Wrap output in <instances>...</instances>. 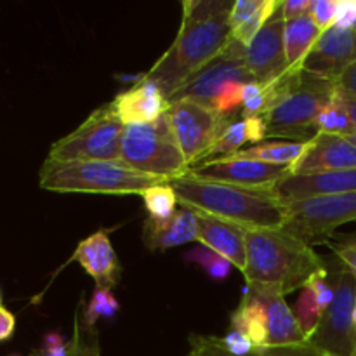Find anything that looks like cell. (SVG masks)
<instances>
[{
    "instance_id": "6da1fadb",
    "label": "cell",
    "mask_w": 356,
    "mask_h": 356,
    "mask_svg": "<svg viewBox=\"0 0 356 356\" xmlns=\"http://www.w3.org/2000/svg\"><path fill=\"white\" fill-rule=\"evenodd\" d=\"M232 0H184L183 23L170 47L143 75L159 86L167 99L216 58L232 40Z\"/></svg>"
},
{
    "instance_id": "7a4b0ae2",
    "label": "cell",
    "mask_w": 356,
    "mask_h": 356,
    "mask_svg": "<svg viewBox=\"0 0 356 356\" xmlns=\"http://www.w3.org/2000/svg\"><path fill=\"white\" fill-rule=\"evenodd\" d=\"M181 207L214 216L245 229L285 228L289 209L273 188H245L186 174L170 181Z\"/></svg>"
},
{
    "instance_id": "3957f363",
    "label": "cell",
    "mask_w": 356,
    "mask_h": 356,
    "mask_svg": "<svg viewBox=\"0 0 356 356\" xmlns=\"http://www.w3.org/2000/svg\"><path fill=\"white\" fill-rule=\"evenodd\" d=\"M266 87L268 110L266 139H287L308 143L318 134L316 118L323 106L334 99V80L313 75L306 70H289L284 76Z\"/></svg>"
},
{
    "instance_id": "277c9868",
    "label": "cell",
    "mask_w": 356,
    "mask_h": 356,
    "mask_svg": "<svg viewBox=\"0 0 356 356\" xmlns=\"http://www.w3.org/2000/svg\"><path fill=\"white\" fill-rule=\"evenodd\" d=\"M247 285L275 287L284 296L299 291L325 268V257L287 229H247Z\"/></svg>"
},
{
    "instance_id": "5b68a950",
    "label": "cell",
    "mask_w": 356,
    "mask_h": 356,
    "mask_svg": "<svg viewBox=\"0 0 356 356\" xmlns=\"http://www.w3.org/2000/svg\"><path fill=\"white\" fill-rule=\"evenodd\" d=\"M169 183L156 176H148L124 160H86V162H56L45 159L38 172L40 188L54 193H96L134 195Z\"/></svg>"
},
{
    "instance_id": "8992f818",
    "label": "cell",
    "mask_w": 356,
    "mask_h": 356,
    "mask_svg": "<svg viewBox=\"0 0 356 356\" xmlns=\"http://www.w3.org/2000/svg\"><path fill=\"white\" fill-rule=\"evenodd\" d=\"M120 159L139 172L162 177L169 183L191 170L165 115L153 124L125 125Z\"/></svg>"
},
{
    "instance_id": "52a82bcc",
    "label": "cell",
    "mask_w": 356,
    "mask_h": 356,
    "mask_svg": "<svg viewBox=\"0 0 356 356\" xmlns=\"http://www.w3.org/2000/svg\"><path fill=\"white\" fill-rule=\"evenodd\" d=\"M124 131L125 125L113 103H106L96 108L72 134L58 139L49 149L47 159L56 162L120 160Z\"/></svg>"
},
{
    "instance_id": "ba28073f",
    "label": "cell",
    "mask_w": 356,
    "mask_h": 356,
    "mask_svg": "<svg viewBox=\"0 0 356 356\" xmlns=\"http://www.w3.org/2000/svg\"><path fill=\"white\" fill-rule=\"evenodd\" d=\"M336 284V298L323 315L308 344L327 356H355L356 353V278L339 259H325Z\"/></svg>"
},
{
    "instance_id": "9c48e42d",
    "label": "cell",
    "mask_w": 356,
    "mask_h": 356,
    "mask_svg": "<svg viewBox=\"0 0 356 356\" xmlns=\"http://www.w3.org/2000/svg\"><path fill=\"white\" fill-rule=\"evenodd\" d=\"M287 209L289 219L284 229L308 245L327 243L339 226L356 221V191L289 202Z\"/></svg>"
},
{
    "instance_id": "30bf717a",
    "label": "cell",
    "mask_w": 356,
    "mask_h": 356,
    "mask_svg": "<svg viewBox=\"0 0 356 356\" xmlns=\"http://www.w3.org/2000/svg\"><path fill=\"white\" fill-rule=\"evenodd\" d=\"M165 117L190 167L205 159L226 127L235 122V117H226L190 99L170 101Z\"/></svg>"
},
{
    "instance_id": "8fae6325",
    "label": "cell",
    "mask_w": 356,
    "mask_h": 356,
    "mask_svg": "<svg viewBox=\"0 0 356 356\" xmlns=\"http://www.w3.org/2000/svg\"><path fill=\"white\" fill-rule=\"evenodd\" d=\"M229 82H256L254 76L250 75L249 68H247L245 45L235 40H229V44L212 61H209L200 72L195 73L170 101L190 99L214 110L219 90Z\"/></svg>"
},
{
    "instance_id": "7c38bea8",
    "label": "cell",
    "mask_w": 356,
    "mask_h": 356,
    "mask_svg": "<svg viewBox=\"0 0 356 356\" xmlns=\"http://www.w3.org/2000/svg\"><path fill=\"white\" fill-rule=\"evenodd\" d=\"M191 176L198 179L219 181L245 188H275L291 174V167L273 165L259 160L243 159L238 153L222 159H212L198 167H191Z\"/></svg>"
},
{
    "instance_id": "4fadbf2b",
    "label": "cell",
    "mask_w": 356,
    "mask_h": 356,
    "mask_svg": "<svg viewBox=\"0 0 356 356\" xmlns=\"http://www.w3.org/2000/svg\"><path fill=\"white\" fill-rule=\"evenodd\" d=\"M284 28L285 19L280 7L245 47L247 68L261 86H270L289 72Z\"/></svg>"
},
{
    "instance_id": "5bb4252c",
    "label": "cell",
    "mask_w": 356,
    "mask_h": 356,
    "mask_svg": "<svg viewBox=\"0 0 356 356\" xmlns=\"http://www.w3.org/2000/svg\"><path fill=\"white\" fill-rule=\"evenodd\" d=\"M356 63V28L330 26L320 33L302 63V70L336 82Z\"/></svg>"
},
{
    "instance_id": "9a60e30c",
    "label": "cell",
    "mask_w": 356,
    "mask_h": 356,
    "mask_svg": "<svg viewBox=\"0 0 356 356\" xmlns=\"http://www.w3.org/2000/svg\"><path fill=\"white\" fill-rule=\"evenodd\" d=\"M348 169H356V145L346 136L318 132L312 141L306 143L305 153L291 167V174L312 176Z\"/></svg>"
},
{
    "instance_id": "2e32d148",
    "label": "cell",
    "mask_w": 356,
    "mask_h": 356,
    "mask_svg": "<svg viewBox=\"0 0 356 356\" xmlns=\"http://www.w3.org/2000/svg\"><path fill=\"white\" fill-rule=\"evenodd\" d=\"M247 291L261 299L264 312H266V346L308 344V337L302 332L301 325L294 315V309L287 305L285 296L278 289L247 285Z\"/></svg>"
},
{
    "instance_id": "e0dca14e",
    "label": "cell",
    "mask_w": 356,
    "mask_h": 356,
    "mask_svg": "<svg viewBox=\"0 0 356 356\" xmlns=\"http://www.w3.org/2000/svg\"><path fill=\"white\" fill-rule=\"evenodd\" d=\"M195 214H197L198 242L228 259L243 273L247 266V229L204 212H195Z\"/></svg>"
},
{
    "instance_id": "ac0fdd59",
    "label": "cell",
    "mask_w": 356,
    "mask_h": 356,
    "mask_svg": "<svg viewBox=\"0 0 356 356\" xmlns=\"http://www.w3.org/2000/svg\"><path fill=\"white\" fill-rule=\"evenodd\" d=\"M70 261H76L94 278L96 287L99 289H113L120 280V263L104 229L82 240Z\"/></svg>"
},
{
    "instance_id": "d6986e66",
    "label": "cell",
    "mask_w": 356,
    "mask_h": 356,
    "mask_svg": "<svg viewBox=\"0 0 356 356\" xmlns=\"http://www.w3.org/2000/svg\"><path fill=\"white\" fill-rule=\"evenodd\" d=\"M273 190L285 204L302 200V198L320 197V195L351 193V191H356V169L312 174V176L289 174L285 179L275 184Z\"/></svg>"
},
{
    "instance_id": "ffe728a7",
    "label": "cell",
    "mask_w": 356,
    "mask_h": 356,
    "mask_svg": "<svg viewBox=\"0 0 356 356\" xmlns=\"http://www.w3.org/2000/svg\"><path fill=\"white\" fill-rule=\"evenodd\" d=\"M111 103L124 125L153 124L169 110V99L163 96L159 86L146 80L120 92Z\"/></svg>"
},
{
    "instance_id": "44dd1931",
    "label": "cell",
    "mask_w": 356,
    "mask_h": 356,
    "mask_svg": "<svg viewBox=\"0 0 356 356\" xmlns=\"http://www.w3.org/2000/svg\"><path fill=\"white\" fill-rule=\"evenodd\" d=\"M334 298H336V284H334L332 273L325 264V268L316 271L306 282L305 287L301 289L299 299L296 301L294 315L308 341L316 330V327L320 325L329 306L332 305Z\"/></svg>"
},
{
    "instance_id": "7402d4cb",
    "label": "cell",
    "mask_w": 356,
    "mask_h": 356,
    "mask_svg": "<svg viewBox=\"0 0 356 356\" xmlns=\"http://www.w3.org/2000/svg\"><path fill=\"white\" fill-rule=\"evenodd\" d=\"M143 242L152 252L198 242L197 214L191 209L181 207L167 221L148 218L143 226Z\"/></svg>"
},
{
    "instance_id": "603a6c76",
    "label": "cell",
    "mask_w": 356,
    "mask_h": 356,
    "mask_svg": "<svg viewBox=\"0 0 356 356\" xmlns=\"http://www.w3.org/2000/svg\"><path fill=\"white\" fill-rule=\"evenodd\" d=\"M282 3V0H235L229 13L232 40L247 47Z\"/></svg>"
},
{
    "instance_id": "cb8c5ba5",
    "label": "cell",
    "mask_w": 356,
    "mask_h": 356,
    "mask_svg": "<svg viewBox=\"0 0 356 356\" xmlns=\"http://www.w3.org/2000/svg\"><path fill=\"white\" fill-rule=\"evenodd\" d=\"M186 356H236L226 351L222 346L221 337L200 336L191 334L190 336V353ZM243 356H327L312 344H294V346H263L254 348L249 355Z\"/></svg>"
},
{
    "instance_id": "d4e9b609",
    "label": "cell",
    "mask_w": 356,
    "mask_h": 356,
    "mask_svg": "<svg viewBox=\"0 0 356 356\" xmlns=\"http://www.w3.org/2000/svg\"><path fill=\"white\" fill-rule=\"evenodd\" d=\"M266 141V124H264L263 117H252V118H242V120H235L226 127L221 138L214 143L207 156H214V159H222V156L235 155L240 152L245 143H263Z\"/></svg>"
},
{
    "instance_id": "484cf974",
    "label": "cell",
    "mask_w": 356,
    "mask_h": 356,
    "mask_svg": "<svg viewBox=\"0 0 356 356\" xmlns=\"http://www.w3.org/2000/svg\"><path fill=\"white\" fill-rule=\"evenodd\" d=\"M229 329L245 334L256 348L266 346V312L257 296L245 289L240 306L229 316Z\"/></svg>"
},
{
    "instance_id": "4316f807",
    "label": "cell",
    "mask_w": 356,
    "mask_h": 356,
    "mask_svg": "<svg viewBox=\"0 0 356 356\" xmlns=\"http://www.w3.org/2000/svg\"><path fill=\"white\" fill-rule=\"evenodd\" d=\"M320 33L312 16L298 17V19L285 21L284 28V44H285V56H287L289 70H301L306 56L309 54L315 42L318 40Z\"/></svg>"
},
{
    "instance_id": "83f0119b",
    "label": "cell",
    "mask_w": 356,
    "mask_h": 356,
    "mask_svg": "<svg viewBox=\"0 0 356 356\" xmlns=\"http://www.w3.org/2000/svg\"><path fill=\"white\" fill-rule=\"evenodd\" d=\"M306 143L292 141H263L252 148L240 149L238 155L243 159L259 160V162L273 163V165L292 167L305 153Z\"/></svg>"
},
{
    "instance_id": "f1b7e54d",
    "label": "cell",
    "mask_w": 356,
    "mask_h": 356,
    "mask_svg": "<svg viewBox=\"0 0 356 356\" xmlns=\"http://www.w3.org/2000/svg\"><path fill=\"white\" fill-rule=\"evenodd\" d=\"M145 207L149 218L156 221H167L177 212V197L174 188L169 183L156 184L141 193Z\"/></svg>"
},
{
    "instance_id": "f546056e",
    "label": "cell",
    "mask_w": 356,
    "mask_h": 356,
    "mask_svg": "<svg viewBox=\"0 0 356 356\" xmlns=\"http://www.w3.org/2000/svg\"><path fill=\"white\" fill-rule=\"evenodd\" d=\"M120 309V305L115 299L111 289H94V294L90 298V301L87 302L86 308H82V302H80V312H82V320L87 327H96L97 322L103 318L110 320Z\"/></svg>"
},
{
    "instance_id": "4dcf8cb0",
    "label": "cell",
    "mask_w": 356,
    "mask_h": 356,
    "mask_svg": "<svg viewBox=\"0 0 356 356\" xmlns=\"http://www.w3.org/2000/svg\"><path fill=\"white\" fill-rule=\"evenodd\" d=\"M184 259L190 261V263L197 264L205 275H207L211 280L222 282L229 277V271H232L233 264L228 259H225L222 256L216 254L214 250L207 249V247H197V249H191L184 254Z\"/></svg>"
},
{
    "instance_id": "1f68e13d",
    "label": "cell",
    "mask_w": 356,
    "mask_h": 356,
    "mask_svg": "<svg viewBox=\"0 0 356 356\" xmlns=\"http://www.w3.org/2000/svg\"><path fill=\"white\" fill-rule=\"evenodd\" d=\"M316 129H318V132H329V134L339 136H348L355 131L350 115H348L346 108L337 97V92L334 99L320 111L318 118H316Z\"/></svg>"
},
{
    "instance_id": "d6a6232c",
    "label": "cell",
    "mask_w": 356,
    "mask_h": 356,
    "mask_svg": "<svg viewBox=\"0 0 356 356\" xmlns=\"http://www.w3.org/2000/svg\"><path fill=\"white\" fill-rule=\"evenodd\" d=\"M72 356H101L99 336L96 327H87L80 316V308L75 312L73 336L70 339Z\"/></svg>"
},
{
    "instance_id": "836d02e7",
    "label": "cell",
    "mask_w": 356,
    "mask_h": 356,
    "mask_svg": "<svg viewBox=\"0 0 356 356\" xmlns=\"http://www.w3.org/2000/svg\"><path fill=\"white\" fill-rule=\"evenodd\" d=\"M327 245L332 249L334 256L343 263V266L356 278V229L348 235H339L329 240Z\"/></svg>"
},
{
    "instance_id": "e575fe53",
    "label": "cell",
    "mask_w": 356,
    "mask_h": 356,
    "mask_svg": "<svg viewBox=\"0 0 356 356\" xmlns=\"http://www.w3.org/2000/svg\"><path fill=\"white\" fill-rule=\"evenodd\" d=\"M242 87L243 83L238 82L226 83L216 97L214 110L226 117H235L236 110L242 106Z\"/></svg>"
},
{
    "instance_id": "d590c367",
    "label": "cell",
    "mask_w": 356,
    "mask_h": 356,
    "mask_svg": "<svg viewBox=\"0 0 356 356\" xmlns=\"http://www.w3.org/2000/svg\"><path fill=\"white\" fill-rule=\"evenodd\" d=\"M337 13V0H313L309 16L320 31L334 26Z\"/></svg>"
},
{
    "instance_id": "8d00e7d4",
    "label": "cell",
    "mask_w": 356,
    "mask_h": 356,
    "mask_svg": "<svg viewBox=\"0 0 356 356\" xmlns=\"http://www.w3.org/2000/svg\"><path fill=\"white\" fill-rule=\"evenodd\" d=\"M31 356H72L70 339H65L58 332H49L42 341V346Z\"/></svg>"
},
{
    "instance_id": "74e56055",
    "label": "cell",
    "mask_w": 356,
    "mask_h": 356,
    "mask_svg": "<svg viewBox=\"0 0 356 356\" xmlns=\"http://www.w3.org/2000/svg\"><path fill=\"white\" fill-rule=\"evenodd\" d=\"M221 343L222 346L226 348V351H229V353L236 356L249 355L250 351L256 348L252 344V341H250L245 334L238 332V330H232V329H229V332L226 334L225 337H221Z\"/></svg>"
},
{
    "instance_id": "f35d334b",
    "label": "cell",
    "mask_w": 356,
    "mask_h": 356,
    "mask_svg": "<svg viewBox=\"0 0 356 356\" xmlns=\"http://www.w3.org/2000/svg\"><path fill=\"white\" fill-rule=\"evenodd\" d=\"M334 26L356 28V0H337V13Z\"/></svg>"
},
{
    "instance_id": "ab89813d",
    "label": "cell",
    "mask_w": 356,
    "mask_h": 356,
    "mask_svg": "<svg viewBox=\"0 0 356 356\" xmlns=\"http://www.w3.org/2000/svg\"><path fill=\"white\" fill-rule=\"evenodd\" d=\"M313 0H285L282 3V16L285 21L298 19V17L309 14Z\"/></svg>"
},
{
    "instance_id": "60d3db41",
    "label": "cell",
    "mask_w": 356,
    "mask_h": 356,
    "mask_svg": "<svg viewBox=\"0 0 356 356\" xmlns=\"http://www.w3.org/2000/svg\"><path fill=\"white\" fill-rule=\"evenodd\" d=\"M14 329H16V316L9 309L0 306V343L13 337Z\"/></svg>"
},
{
    "instance_id": "b9f144b4",
    "label": "cell",
    "mask_w": 356,
    "mask_h": 356,
    "mask_svg": "<svg viewBox=\"0 0 356 356\" xmlns=\"http://www.w3.org/2000/svg\"><path fill=\"white\" fill-rule=\"evenodd\" d=\"M336 86L337 89L343 90V92L356 96V63L353 66H350V68L336 80Z\"/></svg>"
},
{
    "instance_id": "7bdbcfd3",
    "label": "cell",
    "mask_w": 356,
    "mask_h": 356,
    "mask_svg": "<svg viewBox=\"0 0 356 356\" xmlns=\"http://www.w3.org/2000/svg\"><path fill=\"white\" fill-rule=\"evenodd\" d=\"M337 97H339L341 103L344 104L348 115H350L351 124H353V127L356 129V96H353V94H346L343 92V90L337 89Z\"/></svg>"
},
{
    "instance_id": "ee69618b",
    "label": "cell",
    "mask_w": 356,
    "mask_h": 356,
    "mask_svg": "<svg viewBox=\"0 0 356 356\" xmlns=\"http://www.w3.org/2000/svg\"><path fill=\"white\" fill-rule=\"evenodd\" d=\"M346 138H348V139H350V141H351V143H353V145H356V129H355V131H353V132H351V134H348V136H346Z\"/></svg>"
},
{
    "instance_id": "f6af8a7d",
    "label": "cell",
    "mask_w": 356,
    "mask_h": 356,
    "mask_svg": "<svg viewBox=\"0 0 356 356\" xmlns=\"http://www.w3.org/2000/svg\"><path fill=\"white\" fill-rule=\"evenodd\" d=\"M0 306H2V292H0Z\"/></svg>"
},
{
    "instance_id": "bcb514c9",
    "label": "cell",
    "mask_w": 356,
    "mask_h": 356,
    "mask_svg": "<svg viewBox=\"0 0 356 356\" xmlns=\"http://www.w3.org/2000/svg\"><path fill=\"white\" fill-rule=\"evenodd\" d=\"M355 325H356V309H355Z\"/></svg>"
},
{
    "instance_id": "7dc6e473",
    "label": "cell",
    "mask_w": 356,
    "mask_h": 356,
    "mask_svg": "<svg viewBox=\"0 0 356 356\" xmlns=\"http://www.w3.org/2000/svg\"><path fill=\"white\" fill-rule=\"evenodd\" d=\"M13 356H19V355H13Z\"/></svg>"
},
{
    "instance_id": "c3c4849f",
    "label": "cell",
    "mask_w": 356,
    "mask_h": 356,
    "mask_svg": "<svg viewBox=\"0 0 356 356\" xmlns=\"http://www.w3.org/2000/svg\"><path fill=\"white\" fill-rule=\"evenodd\" d=\"M355 356H356V353H355Z\"/></svg>"
}]
</instances>
